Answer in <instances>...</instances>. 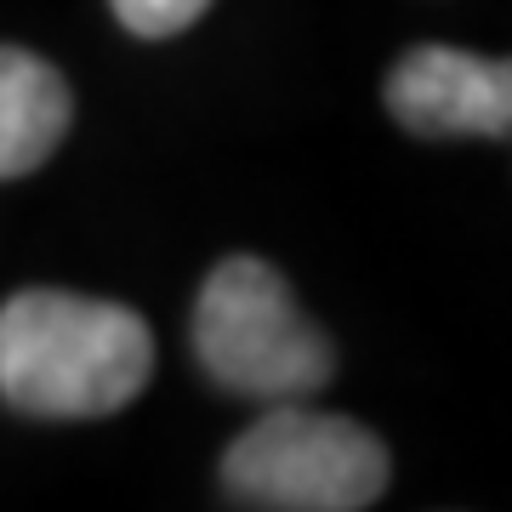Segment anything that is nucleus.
I'll use <instances>...</instances> for the list:
<instances>
[{
    "label": "nucleus",
    "instance_id": "nucleus-1",
    "mask_svg": "<svg viewBox=\"0 0 512 512\" xmlns=\"http://www.w3.org/2000/svg\"><path fill=\"white\" fill-rule=\"evenodd\" d=\"M154 376L143 313L74 291H18L0 308V399L23 416L74 421L126 410Z\"/></svg>",
    "mask_w": 512,
    "mask_h": 512
},
{
    "label": "nucleus",
    "instance_id": "nucleus-2",
    "mask_svg": "<svg viewBox=\"0 0 512 512\" xmlns=\"http://www.w3.org/2000/svg\"><path fill=\"white\" fill-rule=\"evenodd\" d=\"M194 353L205 376L239 399H308L330 382L336 353L325 330L296 308L291 285L262 256H228L194 302Z\"/></svg>",
    "mask_w": 512,
    "mask_h": 512
},
{
    "label": "nucleus",
    "instance_id": "nucleus-3",
    "mask_svg": "<svg viewBox=\"0 0 512 512\" xmlns=\"http://www.w3.org/2000/svg\"><path fill=\"white\" fill-rule=\"evenodd\" d=\"M222 490L268 512H359L387 490V444L365 421L285 399L228 444Z\"/></svg>",
    "mask_w": 512,
    "mask_h": 512
},
{
    "label": "nucleus",
    "instance_id": "nucleus-4",
    "mask_svg": "<svg viewBox=\"0 0 512 512\" xmlns=\"http://www.w3.org/2000/svg\"><path fill=\"white\" fill-rule=\"evenodd\" d=\"M387 109L416 137H507L512 63L456 46H416L387 74Z\"/></svg>",
    "mask_w": 512,
    "mask_h": 512
},
{
    "label": "nucleus",
    "instance_id": "nucleus-5",
    "mask_svg": "<svg viewBox=\"0 0 512 512\" xmlns=\"http://www.w3.org/2000/svg\"><path fill=\"white\" fill-rule=\"evenodd\" d=\"M74 120L69 80L46 57L0 46V177H23L52 160Z\"/></svg>",
    "mask_w": 512,
    "mask_h": 512
},
{
    "label": "nucleus",
    "instance_id": "nucleus-6",
    "mask_svg": "<svg viewBox=\"0 0 512 512\" xmlns=\"http://www.w3.org/2000/svg\"><path fill=\"white\" fill-rule=\"evenodd\" d=\"M109 6L114 18L126 23V35L165 40V35H183L188 23H200L211 0H109Z\"/></svg>",
    "mask_w": 512,
    "mask_h": 512
}]
</instances>
